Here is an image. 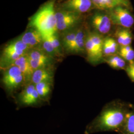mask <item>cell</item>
I'll return each mask as SVG.
<instances>
[{
  "mask_svg": "<svg viewBox=\"0 0 134 134\" xmlns=\"http://www.w3.org/2000/svg\"><path fill=\"white\" fill-rule=\"evenodd\" d=\"M131 106L122 100H115L108 104L95 121L96 128L100 130L121 129Z\"/></svg>",
  "mask_w": 134,
  "mask_h": 134,
  "instance_id": "6da1fadb",
  "label": "cell"
},
{
  "mask_svg": "<svg viewBox=\"0 0 134 134\" xmlns=\"http://www.w3.org/2000/svg\"><path fill=\"white\" fill-rule=\"evenodd\" d=\"M56 0H50L44 4L30 19L31 27L38 30L43 38L48 37L57 31L56 26Z\"/></svg>",
  "mask_w": 134,
  "mask_h": 134,
  "instance_id": "7a4b0ae2",
  "label": "cell"
},
{
  "mask_svg": "<svg viewBox=\"0 0 134 134\" xmlns=\"http://www.w3.org/2000/svg\"><path fill=\"white\" fill-rule=\"evenodd\" d=\"M104 37L94 31H88L85 50L87 60L92 64L104 62L103 45Z\"/></svg>",
  "mask_w": 134,
  "mask_h": 134,
  "instance_id": "3957f363",
  "label": "cell"
},
{
  "mask_svg": "<svg viewBox=\"0 0 134 134\" xmlns=\"http://www.w3.org/2000/svg\"><path fill=\"white\" fill-rule=\"evenodd\" d=\"M133 10L124 6H119L106 12L113 25L131 29L134 26Z\"/></svg>",
  "mask_w": 134,
  "mask_h": 134,
  "instance_id": "277c9868",
  "label": "cell"
},
{
  "mask_svg": "<svg viewBox=\"0 0 134 134\" xmlns=\"http://www.w3.org/2000/svg\"><path fill=\"white\" fill-rule=\"evenodd\" d=\"M57 31L66 32L74 29L82 19V14L67 10H56Z\"/></svg>",
  "mask_w": 134,
  "mask_h": 134,
  "instance_id": "5b68a950",
  "label": "cell"
},
{
  "mask_svg": "<svg viewBox=\"0 0 134 134\" xmlns=\"http://www.w3.org/2000/svg\"><path fill=\"white\" fill-rule=\"evenodd\" d=\"M91 27L98 34L104 36L111 32L113 25L106 11L96 10L90 18Z\"/></svg>",
  "mask_w": 134,
  "mask_h": 134,
  "instance_id": "8992f818",
  "label": "cell"
},
{
  "mask_svg": "<svg viewBox=\"0 0 134 134\" xmlns=\"http://www.w3.org/2000/svg\"><path fill=\"white\" fill-rule=\"evenodd\" d=\"M25 81L24 74L18 66L12 65L7 68L2 79L5 88L12 91L20 86Z\"/></svg>",
  "mask_w": 134,
  "mask_h": 134,
  "instance_id": "52a82bcc",
  "label": "cell"
},
{
  "mask_svg": "<svg viewBox=\"0 0 134 134\" xmlns=\"http://www.w3.org/2000/svg\"><path fill=\"white\" fill-rule=\"evenodd\" d=\"M94 9L91 0H65L62 9L82 14Z\"/></svg>",
  "mask_w": 134,
  "mask_h": 134,
  "instance_id": "ba28073f",
  "label": "cell"
},
{
  "mask_svg": "<svg viewBox=\"0 0 134 134\" xmlns=\"http://www.w3.org/2000/svg\"><path fill=\"white\" fill-rule=\"evenodd\" d=\"M94 9L107 11L119 6H124L133 10L130 0H91Z\"/></svg>",
  "mask_w": 134,
  "mask_h": 134,
  "instance_id": "9c48e42d",
  "label": "cell"
},
{
  "mask_svg": "<svg viewBox=\"0 0 134 134\" xmlns=\"http://www.w3.org/2000/svg\"><path fill=\"white\" fill-rule=\"evenodd\" d=\"M88 30L85 26L77 29L76 38L69 52L75 53L86 52L85 44Z\"/></svg>",
  "mask_w": 134,
  "mask_h": 134,
  "instance_id": "30bf717a",
  "label": "cell"
},
{
  "mask_svg": "<svg viewBox=\"0 0 134 134\" xmlns=\"http://www.w3.org/2000/svg\"><path fill=\"white\" fill-rule=\"evenodd\" d=\"M20 38L30 49L36 48L41 45L43 40L41 34L38 30L32 27L26 31Z\"/></svg>",
  "mask_w": 134,
  "mask_h": 134,
  "instance_id": "8fae6325",
  "label": "cell"
},
{
  "mask_svg": "<svg viewBox=\"0 0 134 134\" xmlns=\"http://www.w3.org/2000/svg\"><path fill=\"white\" fill-rule=\"evenodd\" d=\"M113 37L120 46L131 45L134 39V35L131 29L117 26Z\"/></svg>",
  "mask_w": 134,
  "mask_h": 134,
  "instance_id": "7c38bea8",
  "label": "cell"
},
{
  "mask_svg": "<svg viewBox=\"0 0 134 134\" xmlns=\"http://www.w3.org/2000/svg\"><path fill=\"white\" fill-rule=\"evenodd\" d=\"M53 80V72L47 67L35 70L30 79L31 83L35 85L42 82L51 83Z\"/></svg>",
  "mask_w": 134,
  "mask_h": 134,
  "instance_id": "4fadbf2b",
  "label": "cell"
},
{
  "mask_svg": "<svg viewBox=\"0 0 134 134\" xmlns=\"http://www.w3.org/2000/svg\"><path fill=\"white\" fill-rule=\"evenodd\" d=\"M119 47V45L113 36H107L105 37L103 45L104 58L117 54Z\"/></svg>",
  "mask_w": 134,
  "mask_h": 134,
  "instance_id": "5bb4252c",
  "label": "cell"
},
{
  "mask_svg": "<svg viewBox=\"0 0 134 134\" xmlns=\"http://www.w3.org/2000/svg\"><path fill=\"white\" fill-rule=\"evenodd\" d=\"M12 65L18 66L21 72L24 74L25 80L31 79L34 70L31 66L27 54L19 58Z\"/></svg>",
  "mask_w": 134,
  "mask_h": 134,
  "instance_id": "9a60e30c",
  "label": "cell"
},
{
  "mask_svg": "<svg viewBox=\"0 0 134 134\" xmlns=\"http://www.w3.org/2000/svg\"><path fill=\"white\" fill-rule=\"evenodd\" d=\"M104 62L112 69L117 70H125L128 65V63L127 62L118 54L104 58Z\"/></svg>",
  "mask_w": 134,
  "mask_h": 134,
  "instance_id": "2e32d148",
  "label": "cell"
},
{
  "mask_svg": "<svg viewBox=\"0 0 134 134\" xmlns=\"http://www.w3.org/2000/svg\"><path fill=\"white\" fill-rule=\"evenodd\" d=\"M121 129L124 134H134V105L132 104Z\"/></svg>",
  "mask_w": 134,
  "mask_h": 134,
  "instance_id": "e0dca14e",
  "label": "cell"
},
{
  "mask_svg": "<svg viewBox=\"0 0 134 134\" xmlns=\"http://www.w3.org/2000/svg\"><path fill=\"white\" fill-rule=\"evenodd\" d=\"M77 28H74L64 32L62 38L63 46L68 51H69L75 39L77 34Z\"/></svg>",
  "mask_w": 134,
  "mask_h": 134,
  "instance_id": "ac0fdd59",
  "label": "cell"
},
{
  "mask_svg": "<svg viewBox=\"0 0 134 134\" xmlns=\"http://www.w3.org/2000/svg\"><path fill=\"white\" fill-rule=\"evenodd\" d=\"M27 56L29 59L48 62H50L51 58L42 49H38L36 48L30 49L27 54Z\"/></svg>",
  "mask_w": 134,
  "mask_h": 134,
  "instance_id": "d6986e66",
  "label": "cell"
},
{
  "mask_svg": "<svg viewBox=\"0 0 134 134\" xmlns=\"http://www.w3.org/2000/svg\"><path fill=\"white\" fill-rule=\"evenodd\" d=\"M118 54L128 64L134 61V50L131 45L120 46Z\"/></svg>",
  "mask_w": 134,
  "mask_h": 134,
  "instance_id": "ffe728a7",
  "label": "cell"
},
{
  "mask_svg": "<svg viewBox=\"0 0 134 134\" xmlns=\"http://www.w3.org/2000/svg\"><path fill=\"white\" fill-rule=\"evenodd\" d=\"M35 88L41 99L45 98L48 96L51 91V83L46 82L39 83L35 85Z\"/></svg>",
  "mask_w": 134,
  "mask_h": 134,
  "instance_id": "44dd1931",
  "label": "cell"
},
{
  "mask_svg": "<svg viewBox=\"0 0 134 134\" xmlns=\"http://www.w3.org/2000/svg\"><path fill=\"white\" fill-rule=\"evenodd\" d=\"M42 49L50 57H58L57 54L53 47L52 43L47 37L43 38V41L41 44Z\"/></svg>",
  "mask_w": 134,
  "mask_h": 134,
  "instance_id": "7402d4cb",
  "label": "cell"
},
{
  "mask_svg": "<svg viewBox=\"0 0 134 134\" xmlns=\"http://www.w3.org/2000/svg\"><path fill=\"white\" fill-rule=\"evenodd\" d=\"M35 90V85L32 83H29L24 88L19 96L20 100L24 104V102L28 99Z\"/></svg>",
  "mask_w": 134,
  "mask_h": 134,
  "instance_id": "603a6c76",
  "label": "cell"
},
{
  "mask_svg": "<svg viewBox=\"0 0 134 134\" xmlns=\"http://www.w3.org/2000/svg\"><path fill=\"white\" fill-rule=\"evenodd\" d=\"M51 43H52L53 47L55 50L58 56H61L62 55V48L61 45L60 40L58 38L56 34L47 37Z\"/></svg>",
  "mask_w": 134,
  "mask_h": 134,
  "instance_id": "cb8c5ba5",
  "label": "cell"
},
{
  "mask_svg": "<svg viewBox=\"0 0 134 134\" xmlns=\"http://www.w3.org/2000/svg\"><path fill=\"white\" fill-rule=\"evenodd\" d=\"M40 99H41V98L35 88L31 96H30V97L28 99H27L24 102V104H25L26 105H30L36 104V103L38 102Z\"/></svg>",
  "mask_w": 134,
  "mask_h": 134,
  "instance_id": "d4e9b609",
  "label": "cell"
},
{
  "mask_svg": "<svg viewBox=\"0 0 134 134\" xmlns=\"http://www.w3.org/2000/svg\"><path fill=\"white\" fill-rule=\"evenodd\" d=\"M130 80L134 82V61L128 64L125 70Z\"/></svg>",
  "mask_w": 134,
  "mask_h": 134,
  "instance_id": "484cf974",
  "label": "cell"
}]
</instances>
